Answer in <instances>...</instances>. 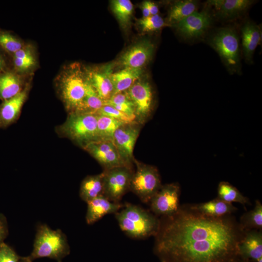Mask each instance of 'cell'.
Segmentation results:
<instances>
[{
  "mask_svg": "<svg viewBox=\"0 0 262 262\" xmlns=\"http://www.w3.org/2000/svg\"><path fill=\"white\" fill-rule=\"evenodd\" d=\"M226 216L180 208L161 221L154 252L164 262H232L244 230Z\"/></svg>",
  "mask_w": 262,
  "mask_h": 262,
  "instance_id": "1",
  "label": "cell"
},
{
  "mask_svg": "<svg viewBox=\"0 0 262 262\" xmlns=\"http://www.w3.org/2000/svg\"><path fill=\"white\" fill-rule=\"evenodd\" d=\"M115 215L121 230L131 238L142 239L156 236L159 230V219L139 206L125 203Z\"/></svg>",
  "mask_w": 262,
  "mask_h": 262,
  "instance_id": "2",
  "label": "cell"
},
{
  "mask_svg": "<svg viewBox=\"0 0 262 262\" xmlns=\"http://www.w3.org/2000/svg\"><path fill=\"white\" fill-rule=\"evenodd\" d=\"M88 82L87 70L77 63L69 65L62 74L59 89L61 98L69 113L80 111Z\"/></svg>",
  "mask_w": 262,
  "mask_h": 262,
  "instance_id": "3",
  "label": "cell"
},
{
  "mask_svg": "<svg viewBox=\"0 0 262 262\" xmlns=\"http://www.w3.org/2000/svg\"><path fill=\"white\" fill-rule=\"evenodd\" d=\"M70 251L65 234L60 229L52 230L46 224L37 229L33 249L30 257L32 260L47 257L60 262Z\"/></svg>",
  "mask_w": 262,
  "mask_h": 262,
  "instance_id": "4",
  "label": "cell"
},
{
  "mask_svg": "<svg viewBox=\"0 0 262 262\" xmlns=\"http://www.w3.org/2000/svg\"><path fill=\"white\" fill-rule=\"evenodd\" d=\"M58 131L82 148L98 141L97 115L96 114L69 113Z\"/></svg>",
  "mask_w": 262,
  "mask_h": 262,
  "instance_id": "5",
  "label": "cell"
},
{
  "mask_svg": "<svg viewBox=\"0 0 262 262\" xmlns=\"http://www.w3.org/2000/svg\"><path fill=\"white\" fill-rule=\"evenodd\" d=\"M135 170H133L130 185V191L143 203H148L161 187V179L155 166L142 163L134 159Z\"/></svg>",
  "mask_w": 262,
  "mask_h": 262,
  "instance_id": "6",
  "label": "cell"
},
{
  "mask_svg": "<svg viewBox=\"0 0 262 262\" xmlns=\"http://www.w3.org/2000/svg\"><path fill=\"white\" fill-rule=\"evenodd\" d=\"M210 45L231 72H238L240 68L239 39L233 29H219L212 37Z\"/></svg>",
  "mask_w": 262,
  "mask_h": 262,
  "instance_id": "7",
  "label": "cell"
},
{
  "mask_svg": "<svg viewBox=\"0 0 262 262\" xmlns=\"http://www.w3.org/2000/svg\"><path fill=\"white\" fill-rule=\"evenodd\" d=\"M126 92L134 105L135 121L143 126L150 119L154 108L151 84L147 81L138 80Z\"/></svg>",
  "mask_w": 262,
  "mask_h": 262,
  "instance_id": "8",
  "label": "cell"
},
{
  "mask_svg": "<svg viewBox=\"0 0 262 262\" xmlns=\"http://www.w3.org/2000/svg\"><path fill=\"white\" fill-rule=\"evenodd\" d=\"M132 168L119 166L103 171V195L110 201L119 203L130 191Z\"/></svg>",
  "mask_w": 262,
  "mask_h": 262,
  "instance_id": "9",
  "label": "cell"
},
{
  "mask_svg": "<svg viewBox=\"0 0 262 262\" xmlns=\"http://www.w3.org/2000/svg\"><path fill=\"white\" fill-rule=\"evenodd\" d=\"M143 126L135 121L125 123L115 131L113 142L121 160L126 166L133 168V149Z\"/></svg>",
  "mask_w": 262,
  "mask_h": 262,
  "instance_id": "10",
  "label": "cell"
},
{
  "mask_svg": "<svg viewBox=\"0 0 262 262\" xmlns=\"http://www.w3.org/2000/svg\"><path fill=\"white\" fill-rule=\"evenodd\" d=\"M180 187L177 183L162 185L150 200L151 211L156 215L170 216L180 209Z\"/></svg>",
  "mask_w": 262,
  "mask_h": 262,
  "instance_id": "11",
  "label": "cell"
},
{
  "mask_svg": "<svg viewBox=\"0 0 262 262\" xmlns=\"http://www.w3.org/2000/svg\"><path fill=\"white\" fill-rule=\"evenodd\" d=\"M103 167L108 170L124 165L113 141H96L86 145L83 148Z\"/></svg>",
  "mask_w": 262,
  "mask_h": 262,
  "instance_id": "12",
  "label": "cell"
},
{
  "mask_svg": "<svg viewBox=\"0 0 262 262\" xmlns=\"http://www.w3.org/2000/svg\"><path fill=\"white\" fill-rule=\"evenodd\" d=\"M154 45L149 40L136 43L127 49L120 58L124 68L141 69L151 59L154 52Z\"/></svg>",
  "mask_w": 262,
  "mask_h": 262,
  "instance_id": "13",
  "label": "cell"
},
{
  "mask_svg": "<svg viewBox=\"0 0 262 262\" xmlns=\"http://www.w3.org/2000/svg\"><path fill=\"white\" fill-rule=\"evenodd\" d=\"M212 17L206 11L194 12L176 24L180 34L186 39L197 38L210 27Z\"/></svg>",
  "mask_w": 262,
  "mask_h": 262,
  "instance_id": "14",
  "label": "cell"
},
{
  "mask_svg": "<svg viewBox=\"0 0 262 262\" xmlns=\"http://www.w3.org/2000/svg\"><path fill=\"white\" fill-rule=\"evenodd\" d=\"M240 258L255 262L262 258V233L256 229L247 230L238 245Z\"/></svg>",
  "mask_w": 262,
  "mask_h": 262,
  "instance_id": "15",
  "label": "cell"
},
{
  "mask_svg": "<svg viewBox=\"0 0 262 262\" xmlns=\"http://www.w3.org/2000/svg\"><path fill=\"white\" fill-rule=\"evenodd\" d=\"M87 204L85 219L89 225L94 224L107 214H115L124 205L120 202H112L103 195L88 201Z\"/></svg>",
  "mask_w": 262,
  "mask_h": 262,
  "instance_id": "16",
  "label": "cell"
},
{
  "mask_svg": "<svg viewBox=\"0 0 262 262\" xmlns=\"http://www.w3.org/2000/svg\"><path fill=\"white\" fill-rule=\"evenodd\" d=\"M87 72L91 85L105 103L114 94V87L111 78L112 73L111 66L87 70Z\"/></svg>",
  "mask_w": 262,
  "mask_h": 262,
  "instance_id": "17",
  "label": "cell"
},
{
  "mask_svg": "<svg viewBox=\"0 0 262 262\" xmlns=\"http://www.w3.org/2000/svg\"><path fill=\"white\" fill-rule=\"evenodd\" d=\"M27 95L28 89L24 88L15 96L3 100L0 106V129L8 127L18 119Z\"/></svg>",
  "mask_w": 262,
  "mask_h": 262,
  "instance_id": "18",
  "label": "cell"
},
{
  "mask_svg": "<svg viewBox=\"0 0 262 262\" xmlns=\"http://www.w3.org/2000/svg\"><path fill=\"white\" fill-rule=\"evenodd\" d=\"M253 1L250 0H210L208 4L214 7L217 16L222 19L234 18L246 11Z\"/></svg>",
  "mask_w": 262,
  "mask_h": 262,
  "instance_id": "19",
  "label": "cell"
},
{
  "mask_svg": "<svg viewBox=\"0 0 262 262\" xmlns=\"http://www.w3.org/2000/svg\"><path fill=\"white\" fill-rule=\"evenodd\" d=\"M241 31L244 57L248 62H250L255 49L261 41V30L254 23L247 21L243 25Z\"/></svg>",
  "mask_w": 262,
  "mask_h": 262,
  "instance_id": "20",
  "label": "cell"
},
{
  "mask_svg": "<svg viewBox=\"0 0 262 262\" xmlns=\"http://www.w3.org/2000/svg\"><path fill=\"white\" fill-rule=\"evenodd\" d=\"M190 208L201 214L213 217L224 216L237 210L232 203H227L218 198L206 202L194 205Z\"/></svg>",
  "mask_w": 262,
  "mask_h": 262,
  "instance_id": "21",
  "label": "cell"
},
{
  "mask_svg": "<svg viewBox=\"0 0 262 262\" xmlns=\"http://www.w3.org/2000/svg\"><path fill=\"white\" fill-rule=\"evenodd\" d=\"M142 69L124 68L112 73L111 75L114 87V94L126 91L135 82L139 80Z\"/></svg>",
  "mask_w": 262,
  "mask_h": 262,
  "instance_id": "22",
  "label": "cell"
},
{
  "mask_svg": "<svg viewBox=\"0 0 262 262\" xmlns=\"http://www.w3.org/2000/svg\"><path fill=\"white\" fill-rule=\"evenodd\" d=\"M103 174H100L86 177L82 181L79 195L81 198L84 202L88 201L103 195Z\"/></svg>",
  "mask_w": 262,
  "mask_h": 262,
  "instance_id": "23",
  "label": "cell"
},
{
  "mask_svg": "<svg viewBox=\"0 0 262 262\" xmlns=\"http://www.w3.org/2000/svg\"><path fill=\"white\" fill-rule=\"evenodd\" d=\"M22 83L16 74L7 72L0 74V99L3 100L11 98L22 90Z\"/></svg>",
  "mask_w": 262,
  "mask_h": 262,
  "instance_id": "24",
  "label": "cell"
},
{
  "mask_svg": "<svg viewBox=\"0 0 262 262\" xmlns=\"http://www.w3.org/2000/svg\"><path fill=\"white\" fill-rule=\"evenodd\" d=\"M197 2L192 0H178L171 7L168 22L176 25L181 20L197 11Z\"/></svg>",
  "mask_w": 262,
  "mask_h": 262,
  "instance_id": "25",
  "label": "cell"
},
{
  "mask_svg": "<svg viewBox=\"0 0 262 262\" xmlns=\"http://www.w3.org/2000/svg\"><path fill=\"white\" fill-rule=\"evenodd\" d=\"M98 141H113L116 130L126 123L117 120L99 115H97Z\"/></svg>",
  "mask_w": 262,
  "mask_h": 262,
  "instance_id": "26",
  "label": "cell"
},
{
  "mask_svg": "<svg viewBox=\"0 0 262 262\" xmlns=\"http://www.w3.org/2000/svg\"><path fill=\"white\" fill-rule=\"evenodd\" d=\"M240 226L247 230L261 229L262 228V205L259 200L255 201L253 209L244 213L240 218Z\"/></svg>",
  "mask_w": 262,
  "mask_h": 262,
  "instance_id": "27",
  "label": "cell"
},
{
  "mask_svg": "<svg viewBox=\"0 0 262 262\" xmlns=\"http://www.w3.org/2000/svg\"><path fill=\"white\" fill-rule=\"evenodd\" d=\"M112 11L122 28L129 25L132 15L133 5L130 0H113L111 2Z\"/></svg>",
  "mask_w": 262,
  "mask_h": 262,
  "instance_id": "28",
  "label": "cell"
},
{
  "mask_svg": "<svg viewBox=\"0 0 262 262\" xmlns=\"http://www.w3.org/2000/svg\"><path fill=\"white\" fill-rule=\"evenodd\" d=\"M218 198L229 203L238 202L243 205L249 203L248 198L243 196L239 190L225 181H221L218 185Z\"/></svg>",
  "mask_w": 262,
  "mask_h": 262,
  "instance_id": "29",
  "label": "cell"
},
{
  "mask_svg": "<svg viewBox=\"0 0 262 262\" xmlns=\"http://www.w3.org/2000/svg\"><path fill=\"white\" fill-rule=\"evenodd\" d=\"M105 105L113 107L135 120L134 105L126 91L113 95Z\"/></svg>",
  "mask_w": 262,
  "mask_h": 262,
  "instance_id": "30",
  "label": "cell"
},
{
  "mask_svg": "<svg viewBox=\"0 0 262 262\" xmlns=\"http://www.w3.org/2000/svg\"><path fill=\"white\" fill-rule=\"evenodd\" d=\"M104 105V101L99 98L89 80L83 103L79 113L96 114Z\"/></svg>",
  "mask_w": 262,
  "mask_h": 262,
  "instance_id": "31",
  "label": "cell"
},
{
  "mask_svg": "<svg viewBox=\"0 0 262 262\" xmlns=\"http://www.w3.org/2000/svg\"><path fill=\"white\" fill-rule=\"evenodd\" d=\"M138 22L143 32L155 31L165 25L164 19L158 14L141 18Z\"/></svg>",
  "mask_w": 262,
  "mask_h": 262,
  "instance_id": "32",
  "label": "cell"
},
{
  "mask_svg": "<svg viewBox=\"0 0 262 262\" xmlns=\"http://www.w3.org/2000/svg\"><path fill=\"white\" fill-rule=\"evenodd\" d=\"M0 45L7 52L13 53L23 48L20 40L5 32H0Z\"/></svg>",
  "mask_w": 262,
  "mask_h": 262,
  "instance_id": "33",
  "label": "cell"
},
{
  "mask_svg": "<svg viewBox=\"0 0 262 262\" xmlns=\"http://www.w3.org/2000/svg\"><path fill=\"white\" fill-rule=\"evenodd\" d=\"M96 114L106 116L126 123L135 121L133 118L107 105L102 106Z\"/></svg>",
  "mask_w": 262,
  "mask_h": 262,
  "instance_id": "34",
  "label": "cell"
},
{
  "mask_svg": "<svg viewBox=\"0 0 262 262\" xmlns=\"http://www.w3.org/2000/svg\"><path fill=\"white\" fill-rule=\"evenodd\" d=\"M20 258L9 246L0 244V262H19Z\"/></svg>",
  "mask_w": 262,
  "mask_h": 262,
  "instance_id": "35",
  "label": "cell"
},
{
  "mask_svg": "<svg viewBox=\"0 0 262 262\" xmlns=\"http://www.w3.org/2000/svg\"><path fill=\"white\" fill-rule=\"evenodd\" d=\"M35 59H21L14 57V64L16 68L19 71H25L33 66Z\"/></svg>",
  "mask_w": 262,
  "mask_h": 262,
  "instance_id": "36",
  "label": "cell"
},
{
  "mask_svg": "<svg viewBox=\"0 0 262 262\" xmlns=\"http://www.w3.org/2000/svg\"><path fill=\"white\" fill-rule=\"evenodd\" d=\"M8 233V228L6 217L0 213V244L3 242Z\"/></svg>",
  "mask_w": 262,
  "mask_h": 262,
  "instance_id": "37",
  "label": "cell"
},
{
  "mask_svg": "<svg viewBox=\"0 0 262 262\" xmlns=\"http://www.w3.org/2000/svg\"><path fill=\"white\" fill-rule=\"evenodd\" d=\"M149 9L151 16L157 15L159 12L158 6L154 3L150 1H145Z\"/></svg>",
  "mask_w": 262,
  "mask_h": 262,
  "instance_id": "38",
  "label": "cell"
},
{
  "mask_svg": "<svg viewBox=\"0 0 262 262\" xmlns=\"http://www.w3.org/2000/svg\"><path fill=\"white\" fill-rule=\"evenodd\" d=\"M141 9L143 15V18H146L151 16L149 9L145 1H144L142 4Z\"/></svg>",
  "mask_w": 262,
  "mask_h": 262,
  "instance_id": "39",
  "label": "cell"
},
{
  "mask_svg": "<svg viewBox=\"0 0 262 262\" xmlns=\"http://www.w3.org/2000/svg\"><path fill=\"white\" fill-rule=\"evenodd\" d=\"M5 62L3 56L0 54V72L3 70L5 66Z\"/></svg>",
  "mask_w": 262,
  "mask_h": 262,
  "instance_id": "40",
  "label": "cell"
},
{
  "mask_svg": "<svg viewBox=\"0 0 262 262\" xmlns=\"http://www.w3.org/2000/svg\"><path fill=\"white\" fill-rule=\"evenodd\" d=\"M33 260L31 259L30 256L26 257H21L19 262H32Z\"/></svg>",
  "mask_w": 262,
  "mask_h": 262,
  "instance_id": "41",
  "label": "cell"
},
{
  "mask_svg": "<svg viewBox=\"0 0 262 262\" xmlns=\"http://www.w3.org/2000/svg\"><path fill=\"white\" fill-rule=\"evenodd\" d=\"M236 262H251L248 260H245L242 259L240 258L239 257H238V258L236 260Z\"/></svg>",
  "mask_w": 262,
  "mask_h": 262,
  "instance_id": "42",
  "label": "cell"
},
{
  "mask_svg": "<svg viewBox=\"0 0 262 262\" xmlns=\"http://www.w3.org/2000/svg\"><path fill=\"white\" fill-rule=\"evenodd\" d=\"M236 260L232 262H236Z\"/></svg>",
  "mask_w": 262,
  "mask_h": 262,
  "instance_id": "43",
  "label": "cell"
},
{
  "mask_svg": "<svg viewBox=\"0 0 262 262\" xmlns=\"http://www.w3.org/2000/svg\"><path fill=\"white\" fill-rule=\"evenodd\" d=\"M161 262H163V261H161Z\"/></svg>",
  "mask_w": 262,
  "mask_h": 262,
  "instance_id": "44",
  "label": "cell"
}]
</instances>
